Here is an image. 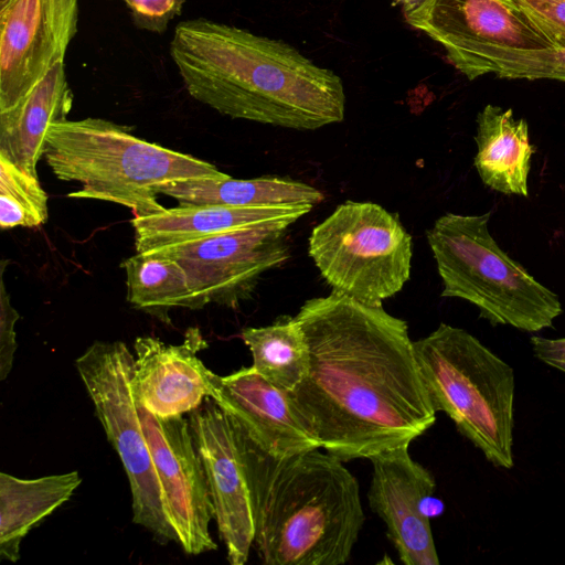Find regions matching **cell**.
I'll use <instances>...</instances> for the list:
<instances>
[{
    "label": "cell",
    "instance_id": "obj_1",
    "mask_svg": "<svg viewBox=\"0 0 565 565\" xmlns=\"http://www.w3.org/2000/svg\"><path fill=\"white\" fill-rule=\"evenodd\" d=\"M295 318L309 369L288 393L321 448L342 461L370 459L434 425L405 320L337 291L307 300Z\"/></svg>",
    "mask_w": 565,
    "mask_h": 565
},
{
    "label": "cell",
    "instance_id": "obj_2",
    "mask_svg": "<svg viewBox=\"0 0 565 565\" xmlns=\"http://www.w3.org/2000/svg\"><path fill=\"white\" fill-rule=\"evenodd\" d=\"M169 52L188 94L224 116L296 130L344 119L340 76L281 40L196 18L178 23Z\"/></svg>",
    "mask_w": 565,
    "mask_h": 565
},
{
    "label": "cell",
    "instance_id": "obj_3",
    "mask_svg": "<svg viewBox=\"0 0 565 565\" xmlns=\"http://www.w3.org/2000/svg\"><path fill=\"white\" fill-rule=\"evenodd\" d=\"M234 423L250 491L253 545L262 563L345 564L365 515L359 482L343 461L320 448L274 457Z\"/></svg>",
    "mask_w": 565,
    "mask_h": 565
},
{
    "label": "cell",
    "instance_id": "obj_4",
    "mask_svg": "<svg viewBox=\"0 0 565 565\" xmlns=\"http://www.w3.org/2000/svg\"><path fill=\"white\" fill-rule=\"evenodd\" d=\"M43 157L62 181H76L73 199L111 202L146 216L164 210L157 186L190 179H223L214 164L140 139L102 118L65 119L46 134Z\"/></svg>",
    "mask_w": 565,
    "mask_h": 565
},
{
    "label": "cell",
    "instance_id": "obj_5",
    "mask_svg": "<svg viewBox=\"0 0 565 565\" xmlns=\"http://www.w3.org/2000/svg\"><path fill=\"white\" fill-rule=\"evenodd\" d=\"M490 216L446 213L427 231L441 297L472 303L492 326L525 332L552 328L563 312L558 296L498 245Z\"/></svg>",
    "mask_w": 565,
    "mask_h": 565
},
{
    "label": "cell",
    "instance_id": "obj_6",
    "mask_svg": "<svg viewBox=\"0 0 565 565\" xmlns=\"http://www.w3.org/2000/svg\"><path fill=\"white\" fill-rule=\"evenodd\" d=\"M413 345L435 411L446 413L492 465L512 468V367L476 337L446 323Z\"/></svg>",
    "mask_w": 565,
    "mask_h": 565
},
{
    "label": "cell",
    "instance_id": "obj_7",
    "mask_svg": "<svg viewBox=\"0 0 565 565\" xmlns=\"http://www.w3.org/2000/svg\"><path fill=\"white\" fill-rule=\"evenodd\" d=\"M308 253L332 291L371 306H382L411 277L412 236L373 202L338 205L311 231Z\"/></svg>",
    "mask_w": 565,
    "mask_h": 565
},
{
    "label": "cell",
    "instance_id": "obj_8",
    "mask_svg": "<svg viewBox=\"0 0 565 565\" xmlns=\"http://www.w3.org/2000/svg\"><path fill=\"white\" fill-rule=\"evenodd\" d=\"M75 365L128 477L132 522L150 531L159 543H178L141 424L132 353L121 341H96Z\"/></svg>",
    "mask_w": 565,
    "mask_h": 565
},
{
    "label": "cell",
    "instance_id": "obj_9",
    "mask_svg": "<svg viewBox=\"0 0 565 565\" xmlns=\"http://www.w3.org/2000/svg\"><path fill=\"white\" fill-rule=\"evenodd\" d=\"M288 226H246L143 253L178 262L189 277L200 309L211 302L237 308L252 296L264 273L290 257Z\"/></svg>",
    "mask_w": 565,
    "mask_h": 565
},
{
    "label": "cell",
    "instance_id": "obj_10",
    "mask_svg": "<svg viewBox=\"0 0 565 565\" xmlns=\"http://www.w3.org/2000/svg\"><path fill=\"white\" fill-rule=\"evenodd\" d=\"M403 13L412 28L444 47L448 62L462 74L492 52L553 47L516 0H425Z\"/></svg>",
    "mask_w": 565,
    "mask_h": 565
},
{
    "label": "cell",
    "instance_id": "obj_11",
    "mask_svg": "<svg viewBox=\"0 0 565 565\" xmlns=\"http://www.w3.org/2000/svg\"><path fill=\"white\" fill-rule=\"evenodd\" d=\"M78 18V0H0V111L64 63Z\"/></svg>",
    "mask_w": 565,
    "mask_h": 565
},
{
    "label": "cell",
    "instance_id": "obj_12",
    "mask_svg": "<svg viewBox=\"0 0 565 565\" xmlns=\"http://www.w3.org/2000/svg\"><path fill=\"white\" fill-rule=\"evenodd\" d=\"M139 411L167 518L178 544L191 555L216 550L209 531L215 516L214 504L189 419L183 415L158 417L140 404Z\"/></svg>",
    "mask_w": 565,
    "mask_h": 565
},
{
    "label": "cell",
    "instance_id": "obj_13",
    "mask_svg": "<svg viewBox=\"0 0 565 565\" xmlns=\"http://www.w3.org/2000/svg\"><path fill=\"white\" fill-rule=\"evenodd\" d=\"M367 493L370 508L385 523L387 536L405 565H438L430 520L444 513L434 476L415 461L408 446L374 455Z\"/></svg>",
    "mask_w": 565,
    "mask_h": 565
},
{
    "label": "cell",
    "instance_id": "obj_14",
    "mask_svg": "<svg viewBox=\"0 0 565 565\" xmlns=\"http://www.w3.org/2000/svg\"><path fill=\"white\" fill-rule=\"evenodd\" d=\"M188 419L205 470L227 561L232 565H244L254 543L255 529L236 425L210 396L189 413Z\"/></svg>",
    "mask_w": 565,
    "mask_h": 565
},
{
    "label": "cell",
    "instance_id": "obj_15",
    "mask_svg": "<svg viewBox=\"0 0 565 565\" xmlns=\"http://www.w3.org/2000/svg\"><path fill=\"white\" fill-rule=\"evenodd\" d=\"M209 396L264 451L287 457L321 448L305 425L289 393L253 366L220 376L212 372Z\"/></svg>",
    "mask_w": 565,
    "mask_h": 565
},
{
    "label": "cell",
    "instance_id": "obj_16",
    "mask_svg": "<svg viewBox=\"0 0 565 565\" xmlns=\"http://www.w3.org/2000/svg\"><path fill=\"white\" fill-rule=\"evenodd\" d=\"M180 344L154 337H139L134 384L138 403L158 417L182 416L196 409L210 394V371L198 358L206 342L198 328H190Z\"/></svg>",
    "mask_w": 565,
    "mask_h": 565
},
{
    "label": "cell",
    "instance_id": "obj_17",
    "mask_svg": "<svg viewBox=\"0 0 565 565\" xmlns=\"http://www.w3.org/2000/svg\"><path fill=\"white\" fill-rule=\"evenodd\" d=\"M313 205L236 207L218 204L179 205L146 216H134L137 253L185 243L246 226L291 225Z\"/></svg>",
    "mask_w": 565,
    "mask_h": 565
},
{
    "label": "cell",
    "instance_id": "obj_18",
    "mask_svg": "<svg viewBox=\"0 0 565 565\" xmlns=\"http://www.w3.org/2000/svg\"><path fill=\"white\" fill-rule=\"evenodd\" d=\"M73 99L65 64L60 63L20 103L0 111V153L38 177L47 130L67 119Z\"/></svg>",
    "mask_w": 565,
    "mask_h": 565
},
{
    "label": "cell",
    "instance_id": "obj_19",
    "mask_svg": "<svg viewBox=\"0 0 565 565\" xmlns=\"http://www.w3.org/2000/svg\"><path fill=\"white\" fill-rule=\"evenodd\" d=\"M473 166L482 183L507 195H529V174L536 148L529 125L515 119L512 108L488 104L477 115Z\"/></svg>",
    "mask_w": 565,
    "mask_h": 565
},
{
    "label": "cell",
    "instance_id": "obj_20",
    "mask_svg": "<svg viewBox=\"0 0 565 565\" xmlns=\"http://www.w3.org/2000/svg\"><path fill=\"white\" fill-rule=\"evenodd\" d=\"M82 482L77 471L35 479L0 473V557L20 558L25 535L73 495Z\"/></svg>",
    "mask_w": 565,
    "mask_h": 565
},
{
    "label": "cell",
    "instance_id": "obj_21",
    "mask_svg": "<svg viewBox=\"0 0 565 565\" xmlns=\"http://www.w3.org/2000/svg\"><path fill=\"white\" fill-rule=\"evenodd\" d=\"M157 192L173 198L179 205L315 206L324 199L318 189L305 182L279 177L190 179L160 184Z\"/></svg>",
    "mask_w": 565,
    "mask_h": 565
},
{
    "label": "cell",
    "instance_id": "obj_22",
    "mask_svg": "<svg viewBox=\"0 0 565 565\" xmlns=\"http://www.w3.org/2000/svg\"><path fill=\"white\" fill-rule=\"evenodd\" d=\"M126 271L127 299L137 309L169 322L174 307L200 309L184 268L175 260L137 253L121 264Z\"/></svg>",
    "mask_w": 565,
    "mask_h": 565
},
{
    "label": "cell",
    "instance_id": "obj_23",
    "mask_svg": "<svg viewBox=\"0 0 565 565\" xmlns=\"http://www.w3.org/2000/svg\"><path fill=\"white\" fill-rule=\"evenodd\" d=\"M241 338L253 356V367L275 386L294 391L309 369V349L296 318L287 317L266 327H249Z\"/></svg>",
    "mask_w": 565,
    "mask_h": 565
},
{
    "label": "cell",
    "instance_id": "obj_24",
    "mask_svg": "<svg viewBox=\"0 0 565 565\" xmlns=\"http://www.w3.org/2000/svg\"><path fill=\"white\" fill-rule=\"evenodd\" d=\"M49 216L47 194L39 178L0 153V227H38Z\"/></svg>",
    "mask_w": 565,
    "mask_h": 565
},
{
    "label": "cell",
    "instance_id": "obj_25",
    "mask_svg": "<svg viewBox=\"0 0 565 565\" xmlns=\"http://www.w3.org/2000/svg\"><path fill=\"white\" fill-rule=\"evenodd\" d=\"M491 73L501 78L565 81V49L492 52L476 60L463 75L472 81Z\"/></svg>",
    "mask_w": 565,
    "mask_h": 565
},
{
    "label": "cell",
    "instance_id": "obj_26",
    "mask_svg": "<svg viewBox=\"0 0 565 565\" xmlns=\"http://www.w3.org/2000/svg\"><path fill=\"white\" fill-rule=\"evenodd\" d=\"M516 2L553 47L565 49V0H516Z\"/></svg>",
    "mask_w": 565,
    "mask_h": 565
},
{
    "label": "cell",
    "instance_id": "obj_27",
    "mask_svg": "<svg viewBox=\"0 0 565 565\" xmlns=\"http://www.w3.org/2000/svg\"><path fill=\"white\" fill-rule=\"evenodd\" d=\"M134 24L141 30L163 33L182 12L185 0H124Z\"/></svg>",
    "mask_w": 565,
    "mask_h": 565
},
{
    "label": "cell",
    "instance_id": "obj_28",
    "mask_svg": "<svg viewBox=\"0 0 565 565\" xmlns=\"http://www.w3.org/2000/svg\"><path fill=\"white\" fill-rule=\"evenodd\" d=\"M7 259L0 266V380L4 381L11 372L14 353L18 349L14 326L19 320V313L13 308L10 295L6 289L3 273Z\"/></svg>",
    "mask_w": 565,
    "mask_h": 565
},
{
    "label": "cell",
    "instance_id": "obj_29",
    "mask_svg": "<svg viewBox=\"0 0 565 565\" xmlns=\"http://www.w3.org/2000/svg\"><path fill=\"white\" fill-rule=\"evenodd\" d=\"M530 342L539 360L565 373V338L547 339L533 335Z\"/></svg>",
    "mask_w": 565,
    "mask_h": 565
},
{
    "label": "cell",
    "instance_id": "obj_30",
    "mask_svg": "<svg viewBox=\"0 0 565 565\" xmlns=\"http://www.w3.org/2000/svg\"><path fill=\"white\" fill-rule=\"evenodd\" d=\"M396 3L402 4L403 12L408 11L418 4H420L425 0H394Z\"/></svg>",
    "mask_w": 565,
    "mask_h": 565
}]
</instances>
